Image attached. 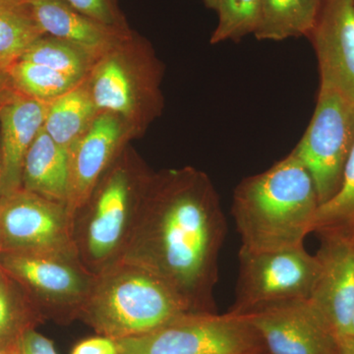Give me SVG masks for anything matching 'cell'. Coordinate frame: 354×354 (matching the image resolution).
I'll return each instance as SVG.
<instances>
[{
	"label": "cell",
	"instance_id": "6da1fadb",
	"mask_svg": "<svg viewBox=\"0 0 354 354\" xmlns=\"http://www.w3.org/2000/svg\"><path fill=\"white\" fill-rule=\"evenodd\" d=\"M225 234L220 196L206 172L193 167L152 171L120 259L162 279L192 313H216Z\"/></svg>",
	"mask_w": 354,
	"mask_h": 354
},
{
	"label": "cell",
	"instance_id": "7a4b0ae2",
	"mask_svg": "<svg viewBox=\"0 0 354 354\" xmlns=\"http://www.w3.org/2000/svg\"><path fill=\"white\" fill-rule=\"evenodd\" d=\"M319 208L313 179L292 152L234 190L232 214L241 252L304 245Z\"/></svg>",
	"mask_w": 354,
	"mask_h": 354
},
{
	"label": "cell",
	"instance_id": "3957f363",
	"mask_svg": "<svg viewBox=\"0 0 354 354\" xmlns=\"http://www.w3.org/2000/svg\"><path fill=\"white\" fill-rule=\"evenodd\" d=\"M187 313L192 312L162 279L120 259L95 274L80 320L118 341L148 334Z\"/></svg>",
	"mask_w": 354,
	"mask_h": 354
},
{
	"label": "cell",
	"instance_id": "277c9868",
	"mask_svg": "<svg viewBox=\"0 0 354 354\" xmlns=\"http://www.w3.org/2000/svg\"><path fill=\"white\" fill-rule=\"evenodd\" d=\"M151 174L152 171L127 145L74 216L77 252L95 274L122 255Z\"/></svg>",
	"mask_w": 354,
	"mask_h": 354
},
{
	"label": "cell",
	"instance_id": "5b68a950",
	"mask_svg": "<svg viewBox=\"0 0 354 354\" xmlns=\"http://www.w3.org/2000/svg\"><path fill=\"white\" fill-rule=\"evenodd\" d=\"M162 76L152 46L133 32L95 62L85 81L97 111L118 116L135 138L164 111Z\"/></svg>",
	"mask_w": 354,
	"mask_h": 354
},
{
	"label": "cell",
	"instance_id": "8992f818",
	"mask_svg": "<svg viewBox=\"0 0 354 354\" xmlns=\"http://www.w3.org/2000/svg\"><path fill=\"white\" fill-rule=\"evenodd\" d=\"M0 268L46 320L62 324L80 319L95 281L77 253L0 251Z\"/></svg>",
	"mask_w": 354,
	"mask_h": 354
},
{
	"label": "cell",
	"instance_id": "52a82bcc",
	"mask_svg": "<svg viewBox=\"0 0 354 354\" xmlns=\"http://www.w3.org/2000/svg\"><path fill=\"white\" fill-rule=\"evenodd\" d=\"M120 354H268L245 316L187 313L148 334L118 339Z\"/></svg>",
	"mask_w": 354,
	"mask_h": 354
},
{
	"label": "cell",
	"instance_id": "ba28073f",
	"mask_svg": "<svg viewBox=\"0 0 354 354\" xmlns=\"http://www.w3.org/2000/svg\"><path fill=\"white\" fill-rule=\"evenodd\" d=\"M320 270L304 246L265 252L239 251V272L232 310L243 315L270 305L308 300Z\"/></svg>",
	"mask_w": 354,
	"mask_h": 354
},
{
	"label": "cell",
	"instance_id": "9c48e42d",
	"mask_svg": "<svg viewBox=\"0 0 354 354\" xmlns=\"http://www.w3.org/2000/svg\"><path fill=\"white\" fill-rule=\"evenodd\" d=\"M354 146V104L333 88L320 86L315 111L291 152L313 179L319 206L341 187Z\"/></svg>",
	"mask_w": 354,
	"mask_h": 354
},
{
	"label": "cell",
	"instance_id": "30bf717a",
	"mask_svg": "<svg viewBox=\"0 0 354 354\" xmlns=\"http://www.w3.org/2000/svg\"><path fill=\"white\" fill-rule=\"evenodd\" d=\"M0 251L78 254L66 204L22 188L0 198Z\"/></svg>",
	"mask_w": 354,
	"mask_h": 354
},
{
	"label": "cell",
	"instance_id": "8fae6325",
	"mask_svg": "<svg viewBox=\"0 0 354 354\" xmlns=\"http://www.w3.org/2000/svg\"><path fill=\"white\" fill-rule=\"evenodd\" d=\"M268 354H335L337 342L308 300L270 305L243 314Z\"/></svg>",
	"mask_w": 354,
	"mask_h": 354
},
{
	"label": "cell",
	"instance_id": "7c38bea8",
	"mask_svg": "<svg viewBox=\"0 0 354 354\" xmlns=\"http://www.w3.org/2000/svg\"><path fill=\"white\" fill-rule=\"evenodd\" d=\"M132 138L131 132L120 118L100 113L87 132L70 148L66 207L72 220Z\"/></svg>",
	"mask_w": 354,
	"mask_h": 354
},
{
	"label": "cell",
	"instance_id": "4fadbf2b",
	"mask_svg": "<svg viewBox=\"0 0 354 354\" xmlns=\"http://www.w3.org/2000/svg\"><path fill=\"white\" fill-rule=\"evenodd\" d=\"M321 241L320 270L308 302L339 346L348 342L354 312V245Z\"/></svg>",
	"mask_w": 354,
	"mask_h": 354
},
{
	"label": "cell",
	"instance_id": "5bb4252c",
	"mask_svg": "<svg viewBox=\"0 0 354 354\" xmlns=\"http://www.w3.org/2000/svg\"><path fill=\"white\" fill-rule=\"evenodd\" d=\"M309 38L318 59L320 86L337 91L354 104L353 0H322Z\"/></svg>",
	"mask_w": 354,
	"mask_h": 354
},
{
	"label": "cell",
	"instance_id": "9a60e30c",
	"mask_svg": "<svg viewBox=\"0 0 354 354\" xmlns=\"http://www.w3.org/2000/svg\"><path fill=\"white\" fill-rule=\"evenodd\" d=\"M48 104L15 92L0 106L1 197L21 189L26 156L44 127Z\"/></svg>",
	"mask_w": 354,
	"mask_h": 354
},
{
	"label": "cell",
	"instance_id": "2e32d148",
	"mask_svg": "<svg viewBox=\"0 0 354 354\" xmlns=\"http://www.w3.org/2000/svg\"><path fill=\"white\" fill-rule=\"evenodd\" d=\"M35 18L44 34L66 41L97 62L131 36L122 30L91 19L66 0H30Z\"/></svg>",
	"mask_w": 354,
	"mask_h": 354
},
{
	"label": "cell",
	"instance_id": "e0dca14e",
	"mask_svg": "<svg viewBox=\"0 0 354 354\" xmlns=\"http://www.w3.org/2000/svg\"><path fill=\"white\" fill-rule=\"evenodd\" d=\"M68 183L69 152L41 128L26 156L21 188L66 204Z\"/></svg>",
	"mask_w": 354,
	"mask_h": 354
},
{
	"label": "cell",
	"instance_id": "ac0fdd59",
	"mask_svg": "<svg viewBox=\"0 0 354 354\" xmlns=\"http://www.w3.org/2000/svg\"><path fill=\"white\" fill-rule=\"evenodd\" d=\"M85 79L48 104L44 131L68 151L87 132L99 114Z\"/></svg>",
	"mask_w": 354,
	"mask_h": 354
},
{
	"label": "cell",
	"instance_id": "d6986e66",
	"mask_svg": "<svg viewBox=\"0 0 354 354\" xmlns=\"http://www.w3.org/2000/svg\"><path fill=\"white\" fill-rule=\"evenodd\" d=\"M322 0H262L257 30L259 41H283L309 37L315 27Z\"/></svg>",
	"mask_w": 354,
	"mask_h": 354
},
{
	"label": "cell",
	"instance_id": "ffe728a7",
	"mask_svg": "<svg viewBox=\"0 0 354 354\" xmlns=\"http://www.w3.org/2000/svg\"><path fill=\"white\" fill-rule=\"evenodd\" d=\"M1 269V268H0ZM46 321L14 279L0 272V351H15L21 337Z\"/></svg>",
	"mask_w": 354,
	"mask_h": 354
},
{
	"label": "cell",
	"instance_id": "44dd1931",
	"mask_svg": "<svg viewBox=\"0 0 354 354\" xmlns=\"http://www.w3.org/2000/svg\"><path fill=\"white\" fill-rule=\"evenodd\" d=\"M44 35L30 0H0V70L6 71Z\"/></svg>",
	"mask_w": 354,
	"mask_h": 354
},
{
	"label": "cell",
	"instance_id": "7402d4cb",
	"mask_svg": "<svg viewBox=\"0 0 354 354\" xmlns=\"http://www.w3.org/2000/svg\"><path fill=\"white\" fill-rule=\"evenodd\" d=\"M311 232L321 239H334L354 245V146L344 167L341 187L319 206Z\"/></svg>",
	"mask_w": 354,
	"mask_h": 354
},
{
	"label": "cell",
	"instance_id": "603a6c76",
	"mask_svg": "<svg viewBox=\"0 0 354 354\" xmlns=\"http://www.w3.org/2000/svg\"><path fill=\"white\" fill-rule=\"evenodd\" d=\"M6 71L18 94L44 102H53L83 81L21 59Z\"/></svg>",
	"mask_w": 354,
	"mask_h": 354
},
{
	"label": "cell",
	"instance_id": "cb8c5ba5",
	"mask_svg": "<svg viewBox=\"0 0 354 354\" xmlns=\"http://www.w3.org/2000/svg\"><path fill=\"white\" fill-rule=\"evenodd\" d=\"M21 60L44 65L79 80L87 78L95 64L83 50L48 35L34 41Z\"/></svg>",
	"mask_w": 354,
	"mask_h": 354
},
{
	"label": "cell",
	"instance_id": "d4e9b609",
	"mask_svg": "<svg viewBox=\"0 0 354 354\" xmlns=\"http://www.w3.org/2000/svg\"><path fill=\"white\" fill-rule=\"evenodd\" d=\"M262 0H220L216 11L218 25L211 44L239 41L253 34L259 24Z\"/></svg>",
	"mask_w": 354,
	"mask_h": 354
},
{
	"label": "cell",
	"instance_id": "484cf974",
	"mask_svg": "<svg viewBox=\"0 0 354 354\" xmlns=\"http://www.w3.org/2000/svg\"><path fill=\"white\" fill-rule=\"evenodd\" d=\"M67 2L91 19L102 24L129 30L127 19L121 12L118 0H66Z\"/></svg>",
	"mask_w": 354,
	"mask_h": 354
},
{
	"label": "cell",
	"instance_id": "4316f807",
	"mask_svg": "<svg viewBox=\"0 0 354 354\" xmlns=\"http://www.w3.org/2000/svg\"><path fill=\"white\" fill-rule=\"evenodd\" d=\"M17 354H57L53 342L48 337L39 334L36 329L28 330L21 337L17 348Z\"/></svg>",
	"mask_w": 354,
	"mask_h": 354
},
{
	"label": "cell",
	"instance_id": "83f0119b",
	"mask_svg": "<svg viewBox=\"0 0 354 354\" xmlns=\"http://www.w3.org/2000/svg\"><path fill=\"white\" fill-rule=\"evenodd\" d=\"M71 354H120V351L116 341L99 335L77 344Z\"/></svg>",
	"mask_w": 354,
	"mask_h": 354
},
{
	"label": "cell",
	"instance_id": "f1b7e54d",
	"mask_svg": "<svg viewBox=\"0 0 354 354\" xmlns=\"http://www.w3.org/2000/svg\"><path fill=\"white\" fill-rule=\"evenodd\" d=\"M15 92L7 71L0 70V106L3 104Z\"/></svg>",
	"mask_w": 354,
	"mask_h": 354
},
{
	"label": "cell",
	"instance_id": "f546056e",
	"mask_svg": "<svg viewBox=\"0 0 354 354\" xmlns=\"http://www.w3.org/2000/svg\"><path fill=\"white\" fill-rule=\"evenodd\" d=\"M335 354H354V342L348 341L341 344Z\"/></svg>",
	"mask_w": 354,
	"mask_h": 354
},
{
	"label": "cell",
	"instance_id": "4dcf8cb0",
	"mask_svg": "<svg viewBox=\"0 0 354 354\" xmlns=\"http://www.w3.org/2000/svg\"><path fill=\"white\" fill-rule=\"evenodd\" d=\"M203 1H204L205 6L208 7V8L213 9V10L216 11V7H218L220 0H203Z\"/></svg>",
	"mask_w": 354,
	"mask_h": 354
},
{
	"label": "cell",
	"instance_id": "1f68e13d",
	"mask_svg": "<svg viewBox=\"0 0 354 354\" xmlns=\"http://www.w3.org/2000/svg\"><path fill=\"white\" fill-rule=\"evenodd\" d=\"M348 341L354 342V312H353V318H351V328H349V337H348ZM339 346H341V344H339Z\"/></svg>",
	"mask_w": 354,
	"mask_h": 354
},
{
	"label": "cell",
	"instance_id": "d6a6232c",
	"mask_svg": "<svg viewBox=\"0 0 354 354\" xmlns=\"http://www.w3.org/2000/svg\"><path fill=\"white\" fill-rule=\"evenodd\" d=\"M1 183H2V167H1V157H0V198H1Z\"/></svg>",
	"mask_w": 354,
	"mask_h": 354
},
{
	"label": "cell",
	"instance_id": "836d02e7",
	"mask_svg": "<svg viewBox=\"0 0 354 354\" xmlns=\"http://www.w3.org/2000/svg\"><path fill=\"white\" fill-rule=\"evenodd\" d=\"M0 354H17L15 351H0Z\"/></svg>",
	"mask_w": 354,
	"mask_h": 354
},
{
	"label": "cell",
	"instance_id": "e575fe53",
	"mask_svg": "<svg viewBox=\"0 0 354 354\" xmlns=\"http://www.w3.org/2000/svg\"><path fill=\"white\" fill-rule=\"evenodd\" d=\"M0 272H1V269H0Z\"/></svg>",
	"mask_w": 354,
	"mask_h": 354
},
{
	"label": "cell",
	"instance_id": "d590c367",
	"mask_svg": "<svg viewBox=\"0 0 354 354\" xmlns=\"http://www.w3.org/2000/svg\"><path fill=\"white\" fill-rule=\"evenodd\" d=\"M353 4H354V0H353Z\"/></svg>",
	"mask_w": 354,
	"mask_h": 354
}]
</instances>
